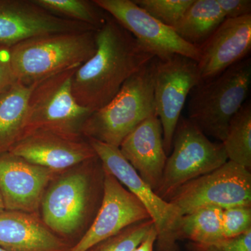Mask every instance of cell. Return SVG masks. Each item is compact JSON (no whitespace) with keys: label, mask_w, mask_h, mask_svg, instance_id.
Returning <instances> with one entry per match:
<instances>
[{"label":"cell","mask_w":251,"mask_h":251,"mask_svg":"<svg viewBox=\"0 0 251 251\" xmlns=\"http://www.w3.org/2000/svg\"><path fill=\"white\" fill-rule=\"evenodd\" d=\"M96 43L95 54L77 68L72 85L77 103L92 112L106 105L126 81L156 57L109 14L96 31Z\"/></svg>","instance_id":"cell-1"},{"label":"cell","mask_w":251,"mask_h":251,"mask_svg":"<svg viewBox=\"0 0 251 251\" xmlns=\"http://www.w3.org/2000/svg\"><path fill=\"white\" fill-rule=\"evenodd\" d=\"M96 31L59 33L38 36L9 49L16 82L31 86L72 69L95 54Z\"/></svg>","instance_id":"cell-2"},{"label":"cell","mask_w":251,"mask_h":251,"mask_svg":"<svg viewBox=\"0 0 251 251\" xmlns=\"http://www.w3.org/2000/svg\"><path fill=\"white\" fill-rule=\"evenodd\" d=\"M156 57L130 77L106 105L92 112L82 133L88 138L119 148L142 122L156 115L154 74Z\"/></svg>","instance_id":"cell-3"},{"label":"cell","mask_w":251,"mask_h":251,"mask_svg":"<svg viewBox=\"0 0 251 251\" xmlns=\"http://www.w3.org/2000/svg\"><path fill=\"white\" fill-rule=\"evenodd\" d=\"M251 84V59L234 64L189 94L188 119L206 136L222 143L231 119L245 103Z\"/></svg>","instance_id":"cell-4"},{"label":"cell","mask_w":251,"mask_h":251,"mask_svg":"<svg viewBox=\"0 0 251 251\" xmlns=\"http://www.w3.org/2000/svg\"><path fill=\"white\" fill-rule=\"evenodd\" d=\"M77 69L59 73L36 84L28 99L23 136L45 132L77 139L92 112L79 105L73 95L72 79Z\"/></svg>","instance_id":"cell-5"},{"label":"cell","mask_w":251,"mask_h":251,"mask_svg":"<svg viewBox=\"0 0 251 251\" xmlns=\"http://www.w3.org/2000/svg\"><path fill=\"white\" fill-rule=\"evenodd\" d=\"M228 161L222 143H214L188 118L180 117L163 176L155 193L168 201L183 185Z\"/></svg>","instance_id":"cell-6"},{"label":"cell","mask_w":251,"mask_h":251,"mask_svg":"<svg viewBox=\"0 0 251 251\" xmlns=\"http://www.w3.org/2000/svg\"><path fill=\"white\" fill-rule=\"evenodd\" d=\"M88 142L105 171L133 193L148 211L157 231L156 251H180L175 234L182 216L179 209L162 199L140 178L119 148L91 138Z\"/></svg>","instance_id":"cell-7"},{"label":"cell","mask_w":251,"mask_h":251,"mask_svg":"<svg viewBox=\"0 0 251 251\" xmlns=\"http://www.w3.org/2000/svg\"><path fill=\"white\" fill-rule=\"evenodd\" d=\"M168 201L182 216L206 206L225 209L251 206V171L227 161L217 169L183 185Z\"/></svg>","instance_id":"cell-8"},{"label":"cell","mask_w":251,"mask_h":251,"mask_svg":"<svg viewBox=\"0 0 251 251\" xmlns=\"http://www.w3.org/2000/svg\"><path fill=\"white\" fill-rule=\"evenodd\" d=\"M201 80L198 62L179 54L156 58L154 98L156 115L163 128V145L171 154L176 125L190 92Z\"/></svg>","instance_id":"cell-9"},{"label":"cell","mask_w":251,"mask_h":251,"mask_svg":"<svg viewBox=\"0 0 251 251\" xmlns=\"http://www.w3.org/2000/svg\"><path fill=\"white\" fill-rule=\"evenodd\" d=\"M99 7L116 20L156 58L179 54L198 62L197 46L183 40L173 28L160 22L133 0H94Z\"/></svg>","instance_id":"cell-10"},{"label":"cell","mask_w":251,"mask_h":251,"mask_svg":"<svg viewBox=\"0 0 251 251\" xmlns=\"http://www.w3.org/2000/svg\"><path fill=\"white\" fill-rule=\"evenodd\" d=\"M139 200L104 169L101 202L93 223L69 251H89L137 223L150 219Z\"/></svg>","instance_id":"cell-11"},{"label":"cell","mask_w":251,"mask_h":251,"mask_svg":"<svg viewBox=\"0 0 251 251\" xmlns=\"http://www.w3.org/2000/svg\"><path fill=\"white\" fill-rule=\"evenodd\" d=\"M97 30L50 14L34 0H0V47L11 49L28 39L59 33Z\"/></svg>","instance_id":"cell-12"},{"label":"cell","mask_w":251,"mask_h":251,"mask_svg":"<svg viewBox=\"0 0 251 251\" xmlns=\"http://www.w3.org/2000/svg\"><path fill=\"white\" fill-rule=\"evenodd\" d=\"M198 48L201 57L198 66L202 82L247 58L251 50V15L225 20Z\"/></svg>","instance_id":"cell-13"},{"label":"cell","mask_w":251,"mask_h":251,"mask_svg":"<svg viewBox=\"0 0 251 251\" xmlns=\"http://www.w3.org/2000/svg\"><path fill=\"white\" fill-rule=\"evenodd\" d=\"M8 153L51 171L67 169L97 156L89 142L45 132L25 135Z\"/></svg>","instance_id":"cell-14"},{"label":"cell","mask_w":251,"mask_h":251,"mask_svg":"<svg viewBox=\"0 0 251 251\" xmlns=\"http://www.w3.org/2000/svg\"><path fill=\"white\" fill-rule=\"evenodd\" d=\"M52 171L6 153L0 156V193L5 210L34 211Z\"/></svg>","instance_id":"cell-15"},{"label":"cell","mask_w":251,"mask_h":251,"mask_svg":"<svg viewBox=\"0 0 251 251\" xmlns=\"http://www.w3.org/2000/svg\"><path fill=\"white\" fill-rule=\"evenodd\" d=\"M90 188L88 176L82 173L68 175L59 180L43 200L45 224L54 232L72 233L85 217Z\"/></svg>","instance_id":"cell-16"},{"label":"cell","mask_w":251,"mask_h":251,"mask_svg":"<svg viewBox=\"0 0 251 251\" xmlns=\"http://www.w3.org/2000/svg\"><path fill=\"white\" fill-rule=\"evenodd\" d=\"M119 149L140 178L156 191L168 158L163 145V128L158 116L151 115L137 126Z\"/></svg>","instance_id":"cell-17"},{"label":"cell","mask_w":251,"mask_h":251,"mask_svg":"<svg viewBox=\"0 0 251 251\" xmlns=\"http://www.w3.org/2000/svg\"><path fill=\"white\" fill-rule=\"evenodd\" d=\"M62 243L39 221L20 211L0 213V248L9 251H58Z\"/></svg>","instance_id":"cell-18"},{"label":"cell","mask_w":251,"mask_h":251,"mask_svg":"<svg viewBox=\"0 0 251 251\" xmlns=\"http://www.w3.org/2000/svg\"><path fill=\"white\" fill-rule=\"evenodd\" d=\"M35 85L16 82L0 94V156L9 152L23 138L28 99Z\"/></svg>","instance_id":"cell-19"},{"label":"cell","mask_w":251,"mask_h":251,"mask_svg":"<svg viewBox=\"0 0 251 251\" xmlns=\"http://www.w3.org/2000/svg\"><path fill=\"white\" fill-rule=\"evenodd\" d=\"M225 20L216 0H194L173 29L188 44L199 47Z\"/></svg>","instance_id":"cell-20"},{"label":"cell","mask_w":251,"mask_h":251,"mask_svg":"<svg viewBox=\"0 0 251 251\" xmlns=\"http://www.w3.org/2000/svg\"><path fill=\"white\" fill-rule=\"evenodd\" d=\"M223 210L218 206H206L181 216L175 232L178 242L207 244L224 239Z\"/></svg>","instance_id":"cell-21"},{"label":"cell","mask_w":251,"mask_h":251,"mask_svg":"<svg viewBox=\"0 0 251 251\" xmlns=\"http://www.w3.org/2000/svg\"><path fill=\"white\" fill-rule=\"evenodd\" d=\"M228 161L251 171V103L243 104L229 122L224 141Z\"/></svg>","instance_id":"cell-22"},{"label":"cell","mask_w":251,"mask_h":251,"mask_svg":"<svg viewBox=\"0 0 251 251\" xmlns=\"http://www.w3.org/2000/svg\"><path fill=\"white\" fill-rule=\"evenodd\" d=\"M46 11L58 17L84 23L98 29L108 14L94 1L88 0H34Z\"/></svg>","instance_id":"cell-23"},{"label":"cell","mask_w":251,"mask_h":251,"mask_svg":"<svg viewBox=\"0 0 251 251\" xmlns=\"http://www.w3.org/2000/svg\"><path fill=\"white\" fill-rule=\"evenodd\" d=\"M163 24L174 28L194 0H133Z\"/></svg>","instance_id":"cell-24"},{"label":"cell","mask_w":251,"mask_h":251,"mask_svg":"<svg viewBox=\"0 0 251 251\" xmlns=\"http://www.w3.org/2000/svg\"><path fill=\"white\" fill-rule=\"evenodd\" d=\"M154 226L151 219L130 226L99 244V251H133Z\"/></svg>","instance_id":"cell-25"},{"label":"cell","mask_w":251,"mask_h":251,"mask_svg":"<svg viewBox=\"0 0 251 251\" xmlns=\"http://www.w3.org/2000/svg\"><path fill=\"white\" fill-rule=\"evenodd\" d=\"M225 238L237 237L251 231V206H236L223 210Z\"/></svg>","instance_id":"cell-26"},{"label":"cell","mask_w":251,"mask_h":251,"mask_svg":"<svg viewBox=\"0 0 251 251\" xmlns=\"http://www.w3.org/2000/svg\"><path fill=\"white\" fill-rule=\"evenodd\" d=\"M186 247L188 251H251V231L211 244L188 242Z\"/></svg>","instance_id":"cell-27"},{"label":"cell","mask_w":251,"mask_h":251,"mask_svg":"<svg viewBox=\"0 0 251 251\" xmlns=\"http://www.w3.org/2000/svg\"><path fill=\"white\" fill-rule=\"evenodd\" d=\"M226 19L251 15L250 0H216Z\"/></svg>","instance_id":"cell-28"},{"label":"cell","mask_w":251,"mask_h":251,"mask_svg":"<svg viewBox=\"0 0 251 251\" xmlns=\"http://www.w3.org/2000/svg\"><path fill=\"white\" fill-rule=\"evenodd\" d=\"M16 82L11 63L9 49L0 47V94L9 90Z\"/></svg>","instance_id":"cell-29"},{"label":"cell","mask_w":251,"mask_h":251,"mask_svg":"<svg viewBox=\"0 0 251 251\" xmlns=\"http://www.w3.org/2000/svg\"><path fill=\"white\" fill-rule=\"evenodd\" d=\"M156 239L157 231L155 226H153L148 235L133 251H153V246L156 244Z\"/></svg>","instance_id":"cell-30"},{"label":"cell","mask_w":251,"mask_h":251,"mask_svg":"<svg viewBox=\"0 0 251 251\" xmlns=\"http://www.w3.org/2000/svg\"><path fill=\"white\" fill-rule=\"evenodd\" d=\"M5 211L4 202H3L2 197H1V193H0V213Z\"/></svg>","instance_id":"cell-31"},{"label":"cell","mask_w":251,"mask_h":251,"mask_svg":"<svg viewBox=\"0 0 251 251\" xmlns=\"http://www.w3.org/2000/svg\"><path fill=\"white\" fill-rule=\"evenodd\" d=\"M96 247H97L93 248V249H91V250H90L89 251H99V244L98 246H97V249H96Z\"/></svg>","instance_id":"cell-32"},{"label":"cell","mask_w":251,"mask_h":251,"mask_svg":"<svg viewBox=\"0 0 251 251\" xmlns=\"http://www.w3.org/2000/svg\"><path fill=\"white\" fill-rule=\"evenodd\" d=\"M0 251H9L4 250V249H1V248H0Z\"/></svg>","instance_id":"cell-33"}]
</instances>
